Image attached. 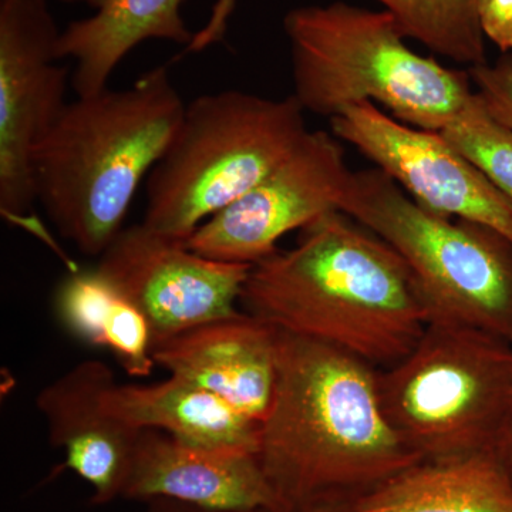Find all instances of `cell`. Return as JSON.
<instances>
[{
	"mask_svg": "<svg viewBox=\"0 0 512 512\" xmlns=\"http://www.w3.org/2000/svg\"><path fill=\"white\" fill-rule=\"evenodd\" d=\"M256 458L279 512H346L421 461L384 416L375 366L282 330Z\"/></svg>",
	"mask_w": 512,
	"mask_h": 512,
	"instance_id": "cell-1",
	"label": "cell"
},
{
	"mask_svg": "<svg viewBox=\"0 0 512 512\" xmlns=\"http://www.w3.org/2000/svg\"><path fill=\"white\" fill-rule=\"evenodd\" d=\"M239 302L282 332L376 369L409 355L430 323L406 261L342 211L303 228L295 248L252 265Z\"/></svg>",
	"mask_w": 512,
	"mask_h": 512,
	"instance_id": "cell-2",
	"label": "cell"
},
{
	"mask_svg": "<svg viewBox=\"0 0 512 512\" xmlns=\"http://www.w3.org/2000/svg\"><path fill=\"white\" fill-rule=\"evenodd\" d=\"M185 106L167 66L126 89L67 104L33 156L36 201L59 234L100 256L123 229L143 178L174 140Z\"/></svg>",
	"mask_w": 512,
	"mask_h": 512,
	"instance_id": "cell-3",
	"label": "cell"
},
{
	"mask_svg": "<svg viewBox=\"0 0 512 512\" xmlns=\"http://www.w3.org/2000/svg\"><path fill=\"white\" fill-rule=\"evenodd\" d=\"M293 94L309 113L332 120L346 107L380 104L423 130H446L476 94L468 70L410 49L387 10L335 2L289 10Z\"/></svg>",
	"mask_w": 512,
	"mask_h": 512,
	"instance_id": "cell-4",
	"label": "cell"
},
{
	"mask_svg": "<svg viewBox=\"0 0 512 512\" xmlns=\"http://www.w3.org/2000/svg\"><path fill=\"white\" fill-rule=\"evenodd\" d=\"M295 97L268 99L241 90L204 94L147 177L144 224L187 242L285 160L308 133Z\"/></svg>",
	"mask_w": 512,
	"mask_h": 512,
	"instance_id": "cell-5",
	"label": "cell"
},
{
	"mask_svg": "<svg viewBox=\"0 0 512 512\" xmlns=\"http://www.w3.org/2000/svg\"><path fill=\"white\" fill-rule=\"evenodd\" d=\"M380 406L421 460L495 451L512 417V343L431 322L412 352L377 370Z\"/></svg>",
	"mask_w": 512,
	"mask_h": 512,
	"instance_id": "cell-6",
	"label": "cell"
},
{
	"mask_svg": "<svg viewBox=\"0 0 512 512\" xmlns=\"http://www.w3.org/2000/svg\"><path fill=\"white\" fill-rule=\"evenodd\" d=\"M340 211L402 256L430 323L471 326L512 343V242L505 235L423 207L376 167L353 171Z\"/></svg>",
	"mask_w": 512,
	"mask_h": 512,
	"instance_id": "cell-7",
	"label": "cell"
},
{
	"mask_svg": "<svg viewBox=\"0 0 512 512\" xmlns=\"http://www.w3.org/2000/svg\"><path fill=\"white\" fill-rule=\"evenodd\" d=\"M59 36L46 0H0V214L9 221L37 202L33 156L69 104Z\"/></svg>",
	"mask_w": 512,
	"mask_h": 512,
	"instance_id": "cell-8",
	"label": "cell"
},
{
	"mask_svg": "<svg viewBox=\"0 0 512 512\" xmlns=\"http://www.w3.org/2000/svg\"><path fill=\"white\" fill-rule=\"evenodd\" d=\"M352 173L339 138L309 130L264 180L205 221L188 248L214 261L254 265L275 254L289 232L340 211Z\"/></svg>",
	"mask_w": 512,
	"mask_h": 512,
	"instance_id": "cell-9",
	"label": "cell"
},
{
	"mask_svg": "<svg viewBox=\"0 0 512 512\" xmlns=\"http://www.w3.org/2000/svg\"><path fill=\"white\" fill-rule=\"evenodd\" d=\"M251 268L205 258L141 222L121 229L96 271L146 316L156 346L238 313Z\"/></svg>",
	"mask_w": 512,
	"mask_h": 512,
	"instance_id": "cell-10",
	"label": "cell"
},
{
	"mask_svg": "<svg viewBox=\"0 0 512 512\" xmlns=\"http://www.w3.org/2000/svg\"><path fill=\"white\" fill-rule=\"evenodd\" d=\"M330 127L423 207L487 225L512 242L511 198L440 133L404 124L373 103L346 107Z\"/></svg>",
	"mask_w": 512,
	"mask_h": 512,
	"instance_id": "cell-11",
	"label": "cell"
},
{
	"mask_svg": "<svg viewBox=\"0 0 512 512\" xmlns=\"http://www.w3.org/2000/svg\"><path fill=\"white\" fill-rule=\"evenodd\" d=\"M279 329L248 312L204 323L154 346L157 366L262 423L278 383Z\"/></svg>",
	"mask_w": 512,
	"mask_h": 512,
	"instance_id": "cell-12",
	"label": "cell"
},
{
	"mask_svg": "<svg viewBox=\"0 0 512 512\" xmlns=\"http://www.w3.org/2000/svg\"><path fill=\"white\" fill-rule=\"evenodd\" d=\"M113 379L109 366L86 360L36 397L50 444L64 451V467L92 485L94 505L110 504L123 495L140 434L104 407V389Z\"/></svg>",
	"mask_w": 512,
	"mask_h": 512,
	"instance_id": "cell-13",
	"label": "cell"
},
{
	"mask_svg": "<svg viewBox=\"0 0 512 512\" xmlns=\"http://www.w3.org/2000/svg\"><path fill=\"white\" fill-rule=\"evenodd\" d=\"M121 498H170L211 510H276L256 454L195 447L140 430Z\"/></svg>",
	"mask_w": 512,
	"mask_h": 512,
	"instance_id": "cell-14",
	"label": "cell"
},
{
	"mask_svg": "<svg viewBox=\"0 0 512 512\" xmlns=\"http://www.w3.org/2000/svg\"><path fill=\"white\" fill-rule=\"evenodd\" d=\"M103 404L131 429L163 431L208 450L258 453L261 423L180 377L151 384H121L114 377L104 389Z\"/></svg>",
	"mask_w": 512,
	"mask_h": 512,
	"instance_id": "cell-15",
	"label": "cell"
},
{
	"mask_svg": "<svg viewBox=\"0 0 512 512\" xmlns=\"http://www.w3.org/2000/svg\"><path fill=\"white\" fill-rule=\"evenodd\" d=\"M94 15L70 23L57 40V59L76 63L72 74L77 97L109 87L124 57L147 40H168L188 47L194 33L181 16L184 0H84Z\"/></svg>",
	"mask_w": 512,
	"mask_h": 512,
	"instance_id": "cell-16",
	"label": "cell"
},
{
	"mask_svg": "<svg viewBox=\"0 0 512 512\" xmlns=\"http://www.w3.org/2000/svg\"><path fill=\"white\" fill-rule=\"evenodd\" d=\"M346 512H512V480L495 451L421 460Z\"/></svg>",
	"mask_w": 512,
	"mask_h": 512,
	"instance_id": "cell-17",
	"label": "cell"
},
{
	"mask_svg": "<svg viewBox=\"0 0 512 512\" xmlns=\"http://www.w3.org/2000/svg\"><path fill=\"white\" fill-rule=\"evenodd\" d=\"M56 311L74 336L109 350L128 376H150L157 366L146 316L96 269L64 279L57 289Z\"/></svg>",
	"mask_w": 512,
	"mask_h": 512,
	"instance_id": "cell-18",
	"label": "cell"
},
{
	"mask_svg": "<svg viewBox=\"0 0 512 512\" xmlns=\"http://www.w3.org/2000/svg\"><path fill=\"white\" fill-rule=\"evenodd\" d=\"M409 39L468 69L487 63L477 0H377Z\"/></svg>",
	"mask_w": 512,
	"mask_h": 512,
	"instance_id": "cell-19",
	"label": "cell"
},
{
	"mask_svg": "<svg viewBox=\"0 0 512 512\" xmlns=\"http://www.w3.org/2000/svg\"><path fill=\"white\" fill-rule=\"evenodd\" d=\"M440 134L512 200V128L495 119L477 92Z\"/></svg>",
	"mask_w": 512,
	"mask_h": 512,
	"instance_id": "cell-20",
	"label": "cell"
},
{
	"mask_svg": "<svg viewBox=\"0 0 512 512\" xmlns=\"http://www.w3.org/2000/svg\"><path fill=\"white\" fill-rule=\"evenodd\" d=\"M467 70L488 111L512 128V52L503 53L493 64L484 63Z\"/></svg>",
	"mask_w": 512,
	"mask_h": 512,
	"instance_id": "cell-21",
	"label": "cell"
},
{
	"mask_svg": "<svg viewBox=\"0 0 512 512\" xmlns=\"http://www.w3.org/2000/svg\"><path fill=\"white\" fill-rule=\"evenodd\" d=\"M478 20L488 40L503 53L512 52V0H477Z\"/></svg>",
	"mask_w": 512,
	"mask_h": 512,
	"instance_id": "cell-22",
	"label": "cell"
},
{
	"mask_svg": "<svg viewBox=\"0 0 512 512\" xmlns=\"http://www.w3.org/2000/svg\"><path fill=\"white\" fill-rule=\"evenodd\" d=\"M147 512H279L275 510H211V508L197 507V505H191L187 503H181V501L170 500V498H154V500L148 501Z\"/></svg>",
	"mask_w": 512,
	"mask_h": 512,
	"instance_id": "cell-23",
	"label": "cell"
},
{
	"mask_svg": "<svg viewBox=\"0 0 512 512\" xmlns=\"http://www.w3.org/2000/svg\"><path fill=\"white\" fill-rule=\"evenodd\" d=\"M234 6L235 0H220V2L217 3L214 13H212L210 23L202 30V35H204L205 39L217 42V40H220L221 37L224 36L228 16L231 15Z\"/></svg>",
	"mask_w": 512,
	"mask_h": 512,
	"instance_id": "cell-24",
	"label": "cell"
},
{
	"mask_svg": "<svg viewBox=\"0 0 512 512\" xmlns=\"http://www.w3.org/2000/svg\"><path fill=\"white\" fill-rule=\"evenodd\" d=\"M495 453L500 457L501 463H503L508 476H510L512 480V417L511 420L508 421L507 429H505Z\"/></svg>",
	"mask_w": 512,
	"mask_h": 512,
	"instance_id": "cell-25",
	"label": "cell"
}]
</instances>
